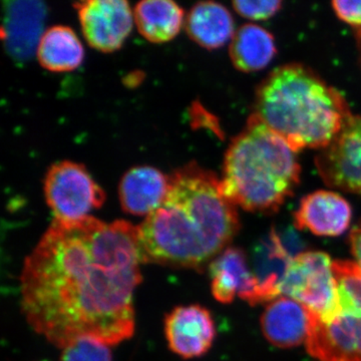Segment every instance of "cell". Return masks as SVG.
I'll list each match as a JSON object with an SVG mask.
<instances>
[{
    "label": "cell",
    "instance_id": "6da1fadb",
    "mask_svg": "<svg viewBox=\"0 0 361 361\" xmlns=\"http://www.w3.org/2000/svg\"><path fill=\"white\" fill-rule=\"evenodd\" d=\"M141 264L137 226L54 219L23 264V314L59 348L80 337L116 345L134 336Z\"/></svg>",
    "mask_w": 361,
    "mask_h": 361
},
{
    "label": "cell",
    "instance_id": "7a4b0ae2",
    "mask_svg": "<svg viewBox=\"0 0 361 361\" xmlns=\"http://www.w3.org/2000/svg\"><path fill=\"white\" fill-rule=\"evenodd\" d=\"M239 228L236 207L221 191L220 179L188 164L170 176L165 200L137 226L142 263L202 271Z\"/></svg>",
    "mask_w": 361,
    "mask_h": 361
},
{
    "label": "cell",
    "instance_id": "3957f363",
    "mask_svg": "<svg viewBox=\"0 0 361 361\" xmlns=\"http://www.w3.org/2000/svg\"><path fill=\"white\" fill-rule=\"evenodd\" d=\"M254 115L297 153L326 148L353 116L334 87L300 65L268 75L257 90Z\"/></svg>",
    "mask_w": 361,
    "mask_h": 361
},
{
    "label": "cell",
    "instance_id": "277c9868",
    "mask_svg": "<svg viewBox=\"0 0 361 361\" xmlns=\"http://www.w3.org/2000/svg\"><path fill=\"white\" fill-rule=\"evenodd\" d=\"M296 154L253 114L226 152L221 191L244 210L276 212L299 184Z\"/></svg>",
    "mask_w": 361,
    "mask_h": 361
},
{
    "label": "cell",
    "instance_id": "5b68a950",
    "mask_svg": "<svg viewBox=\"0 0 361 361\" xmlns=\"http://www.w3.org/2000/svg\"><path fill=\"white\" fill-rule=\"evenodd\" d=\"M337 301L327 314H311L306 349L318 361H361V269L334 261Z\"/></svg>",
    "mask_w": 361,
    "mask_h": 361
},
{
    "label": "cell",
    "instance_id": "8992f818",
    "mask_svg": "<svg viewBox=\"0 0 361 361\" xmlns=\"http://www.w3.org/2000/svg\"><path fill=\"white\" fill-rule=\"evenodd\" d=\"M44 198L56 220L89 217L106 200L104 190L82 164L61 161L49 167L44 180Z\"/></svg>",
    "mask_w": 361,
    "mask_h": 361
},
{
    "label": "cell",
    "instance_id": "52a82bcc",
    "mask_svg": "<svg viewBox=\"0 0 361 361\" xmlns=\"http://www.w3.org/2000/svg\"><path fill=\"white\" fill-rule=\"evenodd\" d=\"M332 265L331 258L324 252H304L292 260L280 284V295L302 304L311 314H327L337 301V282Z\"/></svg>",
    "mask_w": 361,
    "mask_h": 361
},
{
    "label": "cell",
    "instance_id": "ba28073f",
    "mask_svg": "<svg viewBox=\"0 0 361 361\" xmlns=\"http://www.w3.org/2000/svg\"><path fill=\"white\" fill-rule=\"evenodd\" d=\"M315 163L329 186L361 196V115L348 118Z\"/></svg>",
    "mask_w": 361,
    "mask_h": 361
},
{
    "label": "cell",
    "instance_id": "9c48e42d",
    "mask_svg": "<svg viewBox=\"0 0 361 361\" xmlns=\"http://www.w3.org/2000/svg\"><path fill=\"white\" fill-rule=\"evenodd\" d=\"M75 8L85 40L97 51H118L132 32L134 11L125 0H89Z\"/></svg>",
    "mask_w": 361,
    "mask_h": 361
},
{
    "label": "cell",
    "instance_id": "30bf717a",
    "mask_svg": "<svg viewBox=\"0 0 361 361\" xmlns=\"http://www.w3.org/2000/svg\"><path fill=\"white\" fill-rule=\"evenodd\" d=\"M169 348L185 360L206 355L216 337L210 311L201 305L178 306L165 319Z\"/></svg>",
    "mask_w": 361,
    "mask_h": 361
},
{
    "label": "cell",
    "instance_id": "8fae6325",
    "mask_svg": "<svg viewBox=\"0 0 361 361\" xmlns=\"http://www.w3.org/2000/svg\"><path fill=\"white\" fill-rule=\"evenodd\" d=\"M1 37L7 54L23 63L37 54L47 6L42 1H6Z\"/></svg>",
    "mask_w": 361,
    "mask_h": 361
},
{
    "label": "cell",
    "instance_id": "7c38bea8",
    "mask_svg": "<svg viewBox=\"0 0 361 361\" xmlns=\"http://www.w3.org/2000/svg\"><path fill=\"white\" fill-rule=\"evenodd\" d=\"M353 211L348 201L336 192H313L304 197L294 213L297 229L318 236H341L350 225Z\"/></svg>",
    "mask_w": 361,
    "mask_h": 361
},
{
    "label": "cell",
    "instance_id": "4fadbf2b",
    "mask_svg": "<svg viewBox=\"0 0 361 361\" xmlns=\"http://www.w3.org/2000/svg\"><path fill=\"white\" fill-rule=\"evenodd\" d=\"M209 272L211 290L216 300L229 304L238 296L254 306L257 281L242 249L228 247L210 263Z\"/></svg>",
    "mask_w": 361,
    "mask_h": 361
},
{
    "label": "cell",
    "instance_id": "5bb4252c",
    "mask_svg": "<svg viewBox=\"0 0 361 361\" xmlns=\"http://www.w3.org/2000/svg\"><path fill=\"white\" fill-rule=\"evenodd\" d=\"M170 188V176L149 166L132 168L123 176L118 197L123 210L135 216H146L161 205Z\"/></svg>",
    "mask_w": 361,
    "mask_h": 361
},
{
    "label": "cell",
    "instance_id": "9a60e30c",
    "mask_svg": "<svg viewBox=\"0 0 361 361\" xmlns=\"http://www.w3.org/2000/svg\"><path fill=\"white\" fill-rule=\"evenodd\" d=\"M310 311L289 297H278L266 306L261 327L268 341L280 348H291L307 341Z\"/></svg>",
    "mask_w": 361,
    "mask_h": 361
},
{
    "label": "cell",
    "instance_id": "2e32d148",
    "mask_svg": "<svg viewBox=\"0 0 361 361\" xmlns=\"http://www.w3.org/2000/svg\"><path fill=\"white\" fill-rule=\"evenodd\" d=\"M252 273L257 281L255 304L271 302L280 296L279 287L293 258L280 242L276 230L259 240L251 251Z\"/></svg>",
    "mask_w": 361,
    "mask_h": 361
},
{
    "label": "cell",
    "instance_id": "e0dca14e",
    "mask_svg": "<svg viewBox=\"0 0 361 361\" xmlns=\"http://www.w3.org/2000/svg\"><path fill=\"white\" fill-rule=\"evenodd\" d=\"M190 39L207 49H217L234 37V20L226 7L214 1L199 2L185 20Z\"/></svg>",
    "mask_w": 361,
    "mask_h": 361
},
{
    "label": "cell",
    "instance_id": "ac0fdd59",
    "mask_svg": "<svg viewBox=\"0 0 361 361\" xmlns=\"http://www.w3.org/2000/svg\"><path fill=\"white\" fill-rule=\"evenodd\" d=\"M184 11L171 0H146L134 8L137 30L148 42L165 44L179 35L184 25Z\"/></svg>",
    "mask_w": 361,
    "mask_h": 361
},
{
    "label": "cell",
    "instance_id": "d6986e66",
    "mask_svg": "<svg viewBox=\"0 0 361 361\" xmlns=\"http://www.w3.org/2000/svg\"><path fill=\"white\" fill-rule=\"evenodd\" d=\"M39 65L51 73L77 70L85 58L84 47L68 26L54 25L45 30L37 47Z\"/></svg>",
    "mask_w": 361,
    "mask_h": 361
},
{
    "label": "cell",
    "instance_id": "ffe728a7",
    "mask_svg": "<svg viewBox=\"0 0 361 361\" xmlns=\"http://www.w3.org/2000/svg\"><path fill=\"white\" fill-rule=\"evenodd\" d=\"M233 66L244 73L263 70L276 54L274 37L268 30L255 25L241 26L230 44Z\"/></svg>",
    "mask_w": 361,
    "mask_h": 361
},
{
    "label": "cell",
    "instance_id": "44dd1931",
    "mask_svg": "<svg viewBox=\"0 0 361 361\" xmlns=\"http://www.w3.org/2000/svg\"><path fill=\"white\" fill-rule=\"evenodd\" d=\"M61 349V361H113L110 345L94 337H80Z\"/></svg>",
    "mask_w": 361,
    "mask_h": 361
},
{
    "label": "cell",
    "instance_id": "7402d4cb",
    "mask_svg": "<svg viewBox=\"0 0 361 361\" xmlns=\"http://www.w3.org/2000/svg\"><path fill=\"white\" fill-rule=\"evenodd\" d=\"M236 13L251 20H265L277 13L282 6L277 0H260V1H244L238 0L232 4Z\"/></svg>",
    "mask_w": 361,
    "mask_h": 361
},
{
    "label": "cell",
    "instance_id": "603a6c76",
    "mask_svg": "<svg viewBox=\"0 0 361 361\" xmlns=\"http://www.w3.org/2000/svg\"><path fill=\"white\" fill-rule=\"evenodd\" d=\"M332 7L336 16L342 21L361 30V0L360 1H334Z\"/></svg>",
    "mask_w": 361,
    "mask_h": 361
},
{
    "label": "cell",
    "instance_id": "cb8c5ba5",
    "mask_svg": "<svg viewBox=\"0 0 361 361\" xmlns=\"http://www.w3.org/2000/svg\"><path fill=\"white\" fill-rule=\"evenodd\" d=\"M349 245L355 263L361 269V221L351 230L349 235Z\"/></svg>",
    "mask_w": 361,
    "mask_h": 361
},
{
    "label": "cell",
    "instance_id": "d4e9b609",
    "mask_svg": "<svg viewBox=\"0 0 361 361\" xmlns=\"http://www.w3.org/2000/svg\"><path fill=\"white\" fill-rule=\"evenodd\" d=\"M357 42H358V47H360V59H361V30H357Z\"/></svg>",
    "mask_w": 361,
    "mask_h": 361
}]
</instances>
